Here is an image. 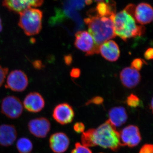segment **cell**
I'll return each instance as SVG.
<instances>
[{"mask_svg": "<svg viewBox=\"0 0 153 153\" xmlns=\"http://www.w3.org/2000/svg\"><path fill=\"white\" fill-rule=\"evenodd\" d=\"M71 153H92L89 148L79 143H76L75 148L71 151Z\"/></svg>", "mask_w": 153, "mask_h": 153, "instance_id": "cell-22", "label": "cell"}, {"mask_svg": "<svg viewBox=\"0 0 153 153\" xmlns=\"http://www.w3.org/2000/svg\"><path fill=\"white\" fill-rule=\"evenodd\" d=\"M114 33L123 41L143 36L146 29L138 25L131 14L125 9L116 13L113 19Z\"/></svg>", "mask_w": 153, "mask_h": 153, "instance_id": "cell-3", "label": "cell"}, {"mask_svg": "<svg viewBox=\"0 0 153 153\" xmlns=\"http://www.w3.org/2000/svg\"><path fill=\"white\" fill-rule=\"evenodd\" d=\"M139 153H153V146L152 144H146L142 147Z\"/></svg>", "mask_w": 153, "mask_h": 153, "instance_id": "cell-26", "label": "cell"}, {"mask_svg": "<svg viewBox=\"0 0 153 153\" xmlns=\"http://www.w3.org/2000/svg\"><path fill=\"white\" fill-rule=\"evenodd\" d=\"M0 23H1V18H0Z\"/></svg>", "mask_w": 153, "mask_h": 153, "instance_id": "cell-34", "label": "cell"}, {"mask_svg": "<svg viewBox=\"0 0 153 153\" xmlns=\"http://www.w3.org/2000/svg\"><path fill=\"white\" fill-rule=\"evenodd\" d=\"M85 126L81 122H77L74 124V131L78 133H82L85 130Z\"/></svg>", "mask_w": 153, "mask_h": 153, "instance_id": "cell-27", "label": "cell"}, {"mask_svg": "<svg viewBox=\"0 0 153 153\" xmlns=\"http://www.w3.org/2000/svg\"><path fill=\"white\" fill-rule=\"evenodd\" d=\"M17 132L15 126L3 124L0 126V145L4 147L12 146L16 140Z\"/></svg>", "mask_w": 153, "mask_h": 153, "instance_id": "cell-17", "label": "cell"}, {"mask_svg": "<svg viewBox=\"0 0 153 153\" xmlns=\"http://www.w3.org/2000/svg\"><path fill=\"white\" fill-rule=\"evenodd\" d=\"M49 144L50 149L54 153H63L68 149L70 140L66 134L56 132L50 136Z\"/></svg>", "mask_w": 153, "mask_h": 153, "instance_id": "cell-13", "label": "cell"}, {"mask_svg": "<svg viewBox=\"0 0 153 153\" xmlns=\"http://www.w3.org/2000/svg\"><path fill=\"white\" fill-rule=\"evenodd\" d=\"M1 111L9 118L20 117L23 111V105L19 98L14 96L6 97L2 101Z\"/></svg>", "mask_w": 153, "mask_h": 153, "instance_id": "cell-6", "label": "cell"}, {"mask_svg": "<svg viewBox=\"0 0 153 153\" xmlns=\"http://www.w3.org/2000/svg\"><path fill=\"white\" fill-rule=\"evenodd\" d=\"M108 117L110 122L116 128L126 123L127 120L128 115L123 107H115L109 111Z\"/></svg>", "mask_w": 153, "mask_h": 153, "instance_id": "cell-19", "label": "cell"}, {"mask_svg": "<svg viewBox=\"0 0 153 153\" xmlns=\"http://www.w3.org/2000/svg\"><path fill=\"white\" fill-rule=\"evenodd\" d=\"M33 144L29 139L22 137L16 143L17 150L19 153H30L33 150Z\"/></svg>", "mask_w": 153, "mask_h": 153, "instance_id": "cell-20", "label": "cell"}, {"mask_svg": "<svg viewBox=\"0 0 153 153\" xmlns=\"http://www.w3.org/2000/svg\"><path fill=\"white\" fill-rule=\"evenodd\" d=\"M94 1H96L98 2H100L102 1H104L105 0H94Z\"/></svg>", "mask_w": 153, "mask_h": 153, "instance_id": "cell-33", "label": "cell"}, {"mask_svg": "<svg viewBox=\"0 0 153 153\" xmlns=\"http://www.w3.org/2000/svg\"><path fill=\"white\" fill-rule=\"evenodd\" d=\"M45 102L42 96L38 92L30 93L25 97L24 105L25 109L32 113L40 112L44 108Z\"/></svg>", "mask_w": 153, "mask_h": 153, "instance_id": "cell-15", "label": "cell"}, {"mask_svg": "<svg viewBox=\"0 0 153 153\" xmlns=\"http://www.w3.org/2000/svg\"><path fill=\"white\" fill-rule=\"evenodd\" d=\"M133 16L137 23L141 25L150 24L153 18L152 6L148 3H140L135 7Z\"/></svg>", "mask_w": 153, "mask_h": 153, "instance_id": "cell-12", "label": "cell"}, {"mask_svg": "<svg viewBox=\"0 0 153 153\" xmlns=\"http://www.w3.org/2000/svg\"><path fill=\"white\" fill-rule=\"evenodd\" d=\"M144 64H147L144 60L141 58H136L132 62L131 67L137 71H139L142 68L143 65Z\"/></svg>", "mask_w": 153, "mask_h": 153, "instance_id": "cell-23", "label": "cell"}, {"mask_svg": "<svg viewBox=\"0 0 153 153\" xmlns=\"http://www.w3.org/2000/svg\"><path fill=\"white\" fill-rule=\"evenodd\" d=\"M44 0H3V6L9 10L20 13L30 8L41 7Z\"/></svg>", "mask_w": 153, "mask_h": 153, "instance_id": "cell-9", "label": "cell"}, {"mask_svg": "<svg viewBox=\"0 0 153 153\" xmlns=\"http://www.w3.org/2000/svg\"><path fill=\"white\" fill-rule=\"evenodd\" d=\"M116 3L113 0H105L100 2L91 13L100 16L114 17L116 13Z\"/></svg>", "mask_w": 153, "mask_h": 153, "instance_id": "cell-18", "label": "cell"}, {"mask_svg": "<svg viewBox=\"0 0 153 153\" xmlns=\"http://www.w3.org/2000/svg\"><path fill=\"white\" fill-rule=\"evenodd\" d=\"M8 71V68H4L0 65V87L4 83Z\"/></svg>", "mask_w": 153, "mask_h": 153, "instance_id": "cell-24", "label": "cell"}, {"mask_svg": "<svg viewBox=\"0 0 153 153\" xmlns=\"http://www.w3.org/2000/svg\"><path fill=\"white\" fill-rule=\"evenodd\" d=\"M119 133L123 146H127L129 147H134L137 146L141 140L139 129L137 126H127Z\"/></svg>", "mask_w": 153, "mask_h": 153, "instance_id": "cell-8", "label": "cell"}, {"mask_svg": "<svg viewBox=\"0 0 153 153\" xmlns=\"http://www.w3.org/2000/svg\"><path fill=\"white\" fill-rule=\"evenodd\" d=\"M104 100L100 97L97 96L91 98L90 100L86 102V105H88L90 104H94L96 105H100L103 103Z\"/></svg>", "mask_w": 153, "mask_h": 153, "instance_id": "cell-25", "label": "cell"}, {"mask_svg": "<svg viewBox=\"0 0 153 153\" xmlns=\"http://www.w3.org/2000/svg\"><path fill=\"white\" fill-rule=\"evenodd\" d=\"M64 61L67 65H71L72 62V57L71 55H68L64 56Z\"/></svg>", "mask_w": 153, "mask_h": 153, "instance_id": "cell-31", "label": "cell"}, {"mask_svg": "<svg viewBox=\"0 0 153 153\" xmlns=\"http://www.w3.org/2000/svg\"><path fill=\"white\" fill-rule=\"evenodd\" d=\"M28 127L29 131L34 136L44 138L47 136L51 129V124L47 118L38 117L30 120Z\"/></svg>", "mask_w": 153, "mask_h": 153, "instance_id": "cell-10", "label": "cell"}, {"mask_svg": "<svg viewBox=\"0 0 153 153\" xmlns=\"http://www.w3.org/2000/svg\"><path fill=\"white\" fill-rule=\"evenodd\" d=\"M19 26L27 36H36L42 28L43 13L35 8L27 9L19 13Z\"/></svg>", "mask_w": 153, "mask_h": 153, "instance_id": "cell-4", "label": "cell"}, {"mask_svg": "<svg viewBox=\"0 0 153 153\" xmlns=\"http://www.w3.org/2000/svg\"><path fill=\"white\" fill-rule=\"evenodd\" d=\"M105 60L110 62L117 61L120 56V50L117 44L109 40L101 44L99 47V53Z\"/></svg>", "mask_w": 153, "mask_h": 153, "instance_id": "cell-14", "label": "cell"}, {"mask_svg": "<svg viewBox=\"0 0 153 153\" xmlns=\"http://www.w3.org/2000/svg\"><path fill=\"white\" fill-rule=\"evenodd\" d=\"M33 65L34 68L38 69H40L44 67L43 63L40 60H35L33 63Z\"/></svg>", "mask_w": 153, "mask_h": 153, "instance_id": "cell-30", "label": "cell"}, {"mask_svg": "<svg viewBox=\"0 0 153 153\" xmlns=\"http://www.w3.org/2000/svg\"><path fill=\"white\" fill-rule=\"evenodd\" d=\"M28 85V79L26 74L22 70L11 71L7 78L6 88L16 92H22Z\"/></svg>", "mask_w": 153, "mask_h": 153, "instance_id": "cell-7", "label": "cell"}, {"mask_svg": "<svg viewBox=\"0 0 153 153\" xmlns=\"http://www.w3.org/2000/svg\"><path fill=\"white\" fill-rule=\"evenodd\" d=\"M141 78L139 72L132 67H126L122 70L120 73L122 83L127 88L135 87L140 83Z\"/></svg>", "mask_w": 153, "mask_h": 153, "instance_id": "cell-16", "label": "cell"}, {"mask_svg": "<svg viewBox=\"0 0 153 153\" xmlns=\"http://www.w3.org/2000/svg\"><path fill=\"white\" fill-rule=\"evenodd\" d=\"M126 102L128 106L133 108L140 106L141 104L139 98L133 94H131L128 97Z\"/></svg>", "mask_w": 153, "mask_h": 153, "instance_id": "cell-21", "label": "cell"}, {"mask_svg": "<svg viewBox=\"0 0 153 153\" xmlns=\"http://www.w3.org/2000/svg\"><path fill=\"white\" fill-rule=\"evenodd\" d=\"M114 18L89 14L84 19L89 33L97 47H99L101 44L116 36L114 27Z\"/></svg>", "mask_w": 153, "mask_h": 153, "instance_id": "cell-2", "label": "cell"}, {"mask_svg": "<svg viewBox=\"0 0 153 153\" xmlns=\"http://www.w3.org/2000/svg\"><path fill=\"white\" fill-rule=\"evenodd\" d=\"M144 57L148 60H150L153 59V48H149L147 49L145 52Z\"/></svg>", "mask_w": 153, "mask_h": 153, "instance_id": "cell-29", "label": "cell"}, {"mask_svg": "<svg viewBox=\"0 0 153 153\" xmlns=\"http://www.w3.org/2000/svg\"><path fill=\"white\" fill-rule=\"evenodd\" d=\"M75 36L74 45L76 48L85 52L87 56L98 54L99 47L95 44L89 32L86 31H78L76 32Z\"/></svg>", "mask_w": 153, "mask_h": 153, "instance_id": "cell-5", "label": "cell"}, {"mask_svg": "<svg viewBox=\"0 0 153 153\" xmlns=\"http://www.w3.org/2000/svg\"><path fill=\"white\" fill-rule=\"evenodd\" d=\"M81 142L88 148L99 146L114 152L123 146L120 133L108 120L96 128L89 129L82 133Z\"/></svg>", "mask_w": 153, "mask_h": 153, "instance_id": "cell-1", "label": "cell"}, {"mask_svg": "<svg viewBox=\"0 0 153 153\" xmlns=\"http://www.w3.org/2000/svg\"><path fill=\"white\" fill-rule=\"evenodd\" d=\"M81 71L79 68H74L71 69L70 76L73 78H77L80 76Z\"/></svg>", "mask_w": 153, "mask_h": 153, "instance_id": "cell-28", "label": "cell"}, {"mask_svg": "<svg viewBox=\"0 0 153 153\" xmlns=\"http://www.w3.org/2000/svg\"><path fill=\"white\" fill-rule=\"evenodd\" d=\"M3 27L1 23H0V33L1 32L2 30Z\"/></svg>", "mask_w": 153, "mask_h": 153, "instance_id": "cell-32", "label": "cell"}, {"mask_svg": "<svg viewBox=\"0 0 153 153\" xmlns=\"http://www.w3.org/2000/svg\"><path fill=\"white\" fill-rule=\"evenodd\" d=\"M52 117L57 123L62 125L72 122L74 117V112L72 107L67 103L57 105L53 111Z\"/></svg>", "mask_w": 153, "mask_h": 153, "instance_id": "cell-11", "label": "cell"}, {"mask_svg": "<svg viewBox=\"0 0 153 153\" xmlns=\"http://www.w3.org/2000/svg\"></svg>", "mask_w": 153, "mask_h": 153, "instance_id": "cell-35", "label": "cell"}]
</instances>
